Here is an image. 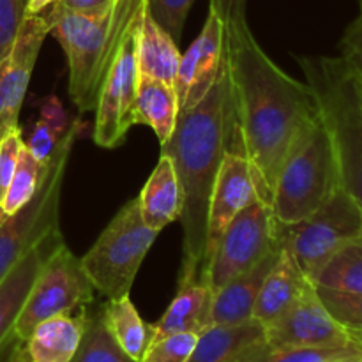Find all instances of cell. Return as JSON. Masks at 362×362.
<instances>
[{"label":"cell","mask_w":362,"mask_h":362,"mask_svg":"<svg viewBox=\"0 0 362 362\" xmlns=\"http://www.w3.org/2000/svg\"><path fill=\"white\" fill-rule=\"evenodd\" d=\"M237 127L258 197L271 205L279 168L304 124L318 113L306 81L288 76L262 49L247 21L225 25Z\"/></svg>","instance_id":"obj_1"},{"label":"cell","mask_w":362,"mask_h":362,"mask_svg":"<svg viewBox=\"0 0 362 362\" xmlns=\"http://www.w3.org/2000/svg\"><path fill=\"white\" fill-rule=\"evenodd\" d=\"M235 136L237 113L225 53L212 87L197 105L179 113L172 136L161 145V154L172 159L182 191L179 283L204 281L209 202L219 166Z\"/></svg>","instance_id":"obj_2"},{"label":"cell","mask_w":362,"mask_h":362,"mask_svg":"<svg viewBox=\"0 0 362 362\" xmlns=\"http://www.w3.org/2000/svg\"><path fill=\"white\" fill-rule=\"evenodd\" d=\"M145 0H113L101 16H85L52 4L42 14L69 67V95L80 112H94L120 45L141 16Z\"/></svg>","instance_id":"obj_3"},{"label":"cell","mask_w":362,"mask_h":362,"mask_svg":"<svg viewBox=\"0 0 362 362\" xmlns=\"http://www.w3.org/2000/svg\"><path fill=\"white\" fill-rule=\"evenodd\" d=\"M331 136L341 187L362 211V80L339 57H299Z\"/></svg>","instance_id":"obj_4"},{"label":"cell","mask_w":362,"mask_h":362,"mask_svg":"<svg viewBox=\"0 0 362 362\" xmlns=\"http://www.w3.org/2000/svg\"><path fill=\"white\" fill-rule=\"evenodd\" d=\"M339 187L334 148L318 112L304 124L279 168L272 214L281 225H293L318 211Z\"/></svg>","instance_id":"obj_5"},{"label":"cell","mask_w":362,"mask_h":362,"mask_svg":"<svg viewBox=\"0 0 362 362\" xmlns=\"http://www.w3.org/2000/svg\"><path fill=\"white\" fill-rule=\"evenodd\" d=\"M159 232L145 225L140 200L133 198L106 225L94 246L80 258L94 290L106 299L129 296L144 258Z\"/></svg>","instance_id":"obj_6"},{"label":"cell","mask_w":362,"mask_h":362,"mask_svg":"<svg viewBox=\"0 0 362 362\" xmlns=\"http://www.w3.org/2000/svg\"><path fill=\"white\" fill-rule=\"evenodd\" d=\"M78 133L80 122L74 120L62 134L52 158L46 161L34 197L0 225V279L32 247L59 230L64 177Z\"/></svg>","instance_id":"obj_7"},{"label":"cell","mask_w":362,"mask_h":362,"mask_svg":"<svg viewBox=\"0 0 362 362\" xmlns=\"http://www.w3.org/2000/svg\"><path fill=\"white\" fill-rule=\"evenodd\" d=\"M361 233L362 211L343 187L308 218L293 225L278 223L279 244L292 255L311 283L322 267Z\"/></svg>","instance_id":"obj_8"},{"label":"cell","mask_w":362,"mask_h":362,"mask_svg":"<svg viewBox=\"0 0 362 362\" xmlns=\"http://www.w3.org/2000/svg\"><path fill=\"white\" fill-rule=\"evenodd\" d=\"M94 300V286L81 269L66 240L49 253L32 285L18 317L14 334L20 343L30 336L35 325L59 315H73Z\"/></svg>","instance_id":"obj_9"},{"label":"cell","mask_w":362,"mask_h":362,"mask_svg":"<svg viewBox=\"0 0 362 362\" xmlns=\"http://www.w3.org/2000/svg\"><path fill=\"white\" fill-rule=\"evenodd\" d=\"M279 246L278 221L271 205L257 198L232 219L219 237L207 260L204 283L212 292H218Z\"/></svg>","instance_id":"obj_10"},{"label":"cell","mask_w":362,"mask_h":362,"mask_svg":"<svg viewBox=\"0 0 362 362\" xmlns=\"http://www.w3.org/2000/svg\"><path fill=\"white\" fill-rule=\"evenodd\" d=\"M140 20L141 16L127 32L99 92L94 134H92L99 147H119L126 140L127 131L134 126V103H136L138 78H140L138 73Z\"/></svg>","instance_id":"obj_11"},{"label":"cell","mask_w":362,"mask_h":362,"mask_svg":"<svg viewBox=\"0 0 362 362\" xmlns=\"http://www.w3.org/2000/svg\"><path fill=\"white\" fill-rule=\"evenodd\" d=\"M265 343L269 346H345L357 341L329 313L317 286L310 281L288 313L265 327Z\"/></svg>","instance_id":"obj_12"},{"label":"cell","mask_w":362,"mask_h":362,"mask_svg":"<svg viewBox=\"0 0 362 362\" xmlns=\"http://www.w3.org/2000/svg\"><path fill=\"white\" fill-rule=\"evenodd\" d=\"M49 30L52 27L45 14H27L13 52L0 64V140L14 129H20L18 117L21 105L41 46Z\"/></svg>","instance_id":"obj_13"},{"label":"cell","mask_w":362,"mask_h":362,"mask_svg":"<svg viewBox=\"0 0 362 362\" xmlns=\"http://www.w3.org/2000/svg\"><path fill=\"white\" fill-rule=\"evenodd\" d=\"M257 198H260L258 197L257 184H255L250 161L244 154L239 127H237L235 141L226 151L221 166L218 170V175H216L214 186H212L211 202H209L204 272L205 267H207L209 257H211L216 243L223 235L226 226L232 223V219L246 205H250Z\"/></svg>","instance_id":"obj_14"},{"label":"cell","mask_w":362,"mask_h":362,"mask_svg":"<svg viewBox=\"0 0 362 362\" xmlns=\"http://www.w3.org/2000/svg\"><path fill=\"white\" fill-rule=\"evenodd\" d=\"M225 60V23L214 9L209 7L204 28L180 55L175 74V94L179 113L197 105L209 92L221 71Z\"/></svg>","instance_id":"obj_15"},{"label":"cell","mask_w":362,"mask_h":362,"mask_svg":"<svg viewBox=\"0 0 362 362\" xmlns=\"http://www.w3.org/2000/svg\"><path fill=\"white\" fill-rule=\"evenodd\" d=\"M64 240L60 230L46 237L32 247L14 267L0 279V362H14L20 341L14 334L18 317L25 306L32 285L41 271L42 264L53 250Z\"/></svg>","instance_id":"obj_16"},{"label":"cell","mask_w":362,"mask_h":362,"mask_svg":"<svg viewBox=\"0 0 362 362\" xmlns=\"http://www.w3.org/2000/svg\"><path fill=\"white\" fill-rule=\"evenodd\" d=\"M85 310L73 315H59L35 325L30 336L18 346L14 362L73 361L83 334Z\"/></svg>","instance_id":"obj_17"},{"label":"cell","mask_w":362,"mask_h":362,"mask_svg":"<svg viewBox=\"0 0 362 362\" xmlns=\"http://www.w3.org/2000/svg\"><path fill=\"white\" fill-rule=\"evenodd\" d=\"M308 283L310 279L300 271L292 255L281 246V251L269 274L265 276L264 285L258 293L253 320L264 329L278 322L297 303Z\"/></svg>","instance_id":"obj_18"},{"label":"cell","mask_w":362,"mask_h":362,"mask_svg":"<svg viewBox=\"0 0 362 362\" xmlns=\"http://www.w3.org/2000/svg\"><path fill=\"white\" fill-rule=\"evenodd\" d=\"M281 246L267 255L260 264L237 276L214 292L211 310V325H240L253 320L255 304L264 285L265 276L278 258Z\"/></svg>","instance_id":"obj_19"},{"label":"cell","mask_w":362,"mask_h":362,"mask_svg":"<svg viewBox=\"0 0 362 362\" xmlns=\"http://www.w3.org/2000/svg\"><path fill=\"white\" fill-rule=\"evenodd\" d=\"M214 292L204 281L179 283V292L163 317L152 325V339L175 332L200 334L211 327V310ZM151 339V341H152Z\"/></svg>","instance_id":"obj_20"},{"label":"cell","mask_w":362,"mask_h":362,"mask_svg":"<svg viewBox=\"0 0 362 362\" xmlns=\"http://www.w3.org/2000/svg\"><path fill=\"white\" fill-rule=\"evenodd\" d=\"M138 200H140V212L145 225L156 232H161L165 226L180 218L182 191L168 156L161 154L154 172L151 173L144 189L138 194Z\"/></svg>","instance_id":"obj_21"},{"label":"cell","mask_w":362,"mask_h":362,"mask_svg":"<svg viewBox=\"0 0 362 362\" xmlns=\"http://www.w3.org/2000/svg\"><path fill=\"white\" fill-rule=\"evenodd\" d=\"M265 343V329L251 320L240 325H211L198 334L187 362H239Z\"/></svg>","instance_id":"obj_22"},{"label":"cell","mask_w":362,"mask_h":362,"mask_svg":"<svg viewBox=\"0 0 362 362\" xmlns=\"http://www.w3.org/2000/svg\"><path fill=\"white\" fill-rule=\"evenodd\" d=\"M179 119L175 87L156 78H138L134 124H145L159 138V144L170 140Z\"/></svg>","instance_id":"obj_23"},{"label":"cell","mask_w":362,"mask_h":362,"mask_svg":"<svg viewBox=\"0 0 362 362\" xmlns=\"http://www.w3.org/2000/svg\"><path fill=\"white\" fill-rule=\"evenodd\" d=\"M180 52L172 35L166 34L144 9L138 27V73L140 76L175 83Z\"/></svg>","instance_id":"obj_24"},{"label":"cell","mask_w":362,"mask_h":362,"mask_svg":"<svg viewBox=\"0 0 362 362\" xmlns=\"http://www.w3.org/2000/svg\"><path fill=\"white\" fill-rule=\"evenodd\" d=\"M101 311L106 327L120 349L131 359L140 362L152 339V325L145 324L129 296L108 299L101 306Z\"/></svg>","instance_id":"obj_25"},{"label":"cell","mask_w":362,"mask_h":362,"mask_svg":"<svg viewBox=\"0 0 362 362\" xmlns=\"http://www.w3.org/2000/svg\"><path fill=\"white\" fill-rule=\"evenodd\" d=\"M362 357V345L345 346H269L250 350L239 362H352Z\"/></svg>","instance_id":"obj_26"},{"label":"cell","mask_w":362,"mask_h":362,"mask_svg":"<svg viewBox=\"0 0 362 362\" xmlns=\"http://www.w3.org/2000/svg\"><path fill=\"white\" fill-rule=\"evenodd\" d=\"M313 285L345 293H362V233L346 243L322 267Z\"/></svg>","instance_id":"obj_27"},{"label":"cell","mask_w":362,"mask_h":362,"mask_svg":"<svg viewBox=\"0 0 362 362\" xmlns=\"http://www.w3.org/2000/svg\"><path fill=\"white\" fill-rule=\"evenodd\" d=\"M71 362H138L119 346L103 318V311L85 310L83 334Z\"/></svg>","instance_id":"obj_28"},{"label":"cell","mask_w":362,"mask_h":362,"mask_svg":"<svg viewBox=\"0 0 362 362\" xmlns=\"http://www.w3.org/2000/svg\"><path fill=\"white\" fill-rule=\"evenodd\" d=\"M69 126V117L64 112L60 101L55 95H49L42 101L41 117L34 124V129L25 145L39 163H46Z\"/></svg>","instance_id":"obj_29"},{"label":"cell","mask_w":362,"mask_h":362,"mask_svg":"<svg viewBox=\"0 0 362 362\" xmlns=\"http://www.w3.org/2000/svg\"><path fill=\"white\" fill-rule=\"evenodd\" d=\"M45 165L46 163H39L30 154L27 145L23 144L20 151V158H18L16 170H14V175L11 179L9 187H7L6 197L2 200V209L6 218L14 214L18 209L23 207L34 197L35 189L39 186V180L42 177V172H45Z\"/></svg>","instance_id":"obj_30"},{"label":"cell","mask_w":362,"mask_h":362,"mask_svg":"<svg viewBox=\"0 0 362 362\" xmlns=\"http://www.w3.org/2000/svg\"><path fill=\"white\" fill-rule=\"evenodd\" d=\"M322 303L329 313L350 332L354 339L362 345V293H345L336 290L318 288Z\"/></svg>","instance_id":"obj_31"},{"label":"cell","mask_w":362,"mask_h":362,"mask_svg":"<svg viewBox=\"0 0 362 362\" xmlns=\"http://www.w3.org/2000/svg\"><path fill=\"white\" fill-rule=\"evenodd\" d=\"M197 341L198 334L194 332H175L154 338L140 362H187Z\"/></svg>","instance_id":"obj_32"},{"label":"cell","mask_w":362,"mask_h":362,"mask_svg":"<svg viewBox=\"0 0 362 362\" xmlns=\"http://www.w3.org/2000/svg\"><path fill=\"white\" fill-rule=\"evenodd\" d=\"M193 2L194 0H145V11L166 34L172 35L173 41H177L182 35Z\"/></svg>","instance_id":"obj_33"},{"label":"cell","mask_w":362,"mask_h":362,"mask_svg":"<svg viewBox=\"0 0 362 362\" xmlns=\"http://www.w3.org/2000/svg\"><path fill=\"white\" fill-rule=\"evenodd\" d=\"M27 6L28 0H0V64L13 52Z\"/></svg>","instance_id":"obj_34"},{"label":"cell","mask_w":362,"mask_h":362,"mask_svg":"<svg viewBox=\"0 0 362 362\" xmlns=\"http://www.w3.org/2000/svg\"><path fill=\"white\" fill-rule=\"evenodd\" d=\"M23 144L25 140L21 138V129H14L13 133L0 140V204H2L11 179L14 175Z\"/></svg>","instance_id":"obj_35"},{"label":"cell","mask_w":362,"mask_h":362,"mask_svg":"<svg viewBox=\"0 0 362 362\" xmlns=\"http://www.w3.org/2000/svg\"><path fill=\"white\" fill-rule=\"evenodd\" d=\"M341 57L357 71L362 74V6L361 13L356 20L350 23L346 32L343 34L341 45Z\"/></svg>","instance_id":"obj_36"},{"label":"cell","mask_w":362,"mask_h":362,"mask_svg":"<svg viewBox=\"0 0 362 362\" xmlns=\"http://www.w3.org/2000/svg\"><path fill=\"white\" fill-rule=\"evenodd\" d=\"M209 7L219 14L225 25L246 21V0H211Z\"/></svg>","instance_id":"obj_37"},{"label":"cell","mask_w":362,"mask_h":362,"mask_svg":"<svg viewBox=\"0 0 362 362\" xmlns=\"http://www.w3.org/2000/svg\"><path fill=\"white\" fill-rule=\"evenodd\" d=\"M113 0H59L55 6L85 16H101L112 7Z\"/></svg>","instance_id":"obj_38"},{"label":"cell","mask_w":362,"mask_h":362,"mask_svg":"<svg viewBox=\"0 0 362 362\" xmlns=\"http://www.w3.org/2000/svg\"><path fill=\"white\" fill-rule=\"evenodd\" d=\"M59 2V0H28L27 14H39L45 9H48L52 4Z\"/></svg>","instance_id":"obj_39"},{"label":"cell","mask_w":362,"mask_h":362,"mask_svg":"<svg viewBox=\"0 0 362 362\" xmlns=\"http://www.w3.org/2000/svg\"><path fill=\"white\" fill-rule=\"evenodd\" d=\"M6 219V214H4V209H2V204H0V225H2V221Z\"/></svg>","instance_id":"obj_40"},{"label":"cell","mask_w":362,"mask_h":362,"mask_svg":"<svg viewBox=\"0 0 362 362\" xmlns=\"http://www.w3.org/2000/svg\"><path fill=\"white\" fill-rule=\"evenodd\" d=\"M352 362H362V357H361V359H357V361H352Z\"/></svg>","instance_id":"obj_41"},{"label":"cell","mask_w":362,"mask_h":362,"mask_svg":"<svg viewBox=\"0 0 362 362\" xmlns=\"http://www.w3.org/2000/svg\"><path fill=\"white\" fill-rule=\"evenodd\" d=\"M354 71H356V69H354ZM356 73H357V71H356ZM357 74H359V76H361V80H362V74H361V73H357Z\"/></svg>","instance_id":"obj_42"},{"label":"cell","mask_w":362,"mask_h":362,"mask_svg":"<svg viewBox=\"0 0 362 362\" xmlns=\"http://www.w3.org/2000/svg\"><path fill=\"white\" fill-rule=\"evenodd\" d=\"M361 6H362V0H361Z\"/></svg>","instance_id":"obj_43"}]
</instances>
